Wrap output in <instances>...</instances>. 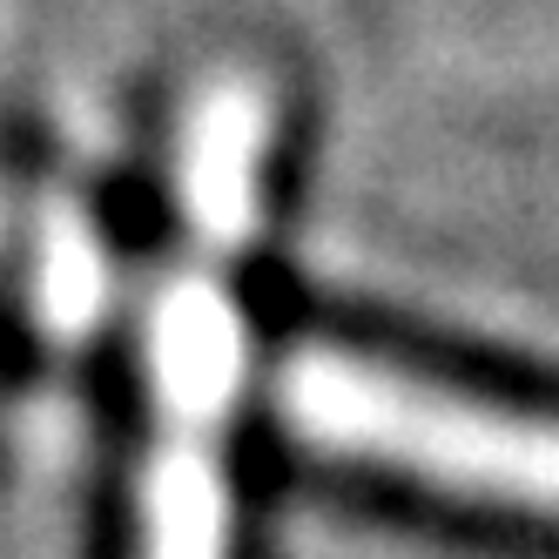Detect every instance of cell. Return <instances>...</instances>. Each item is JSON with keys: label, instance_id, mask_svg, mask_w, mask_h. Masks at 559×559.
<instances>
[{"label": "cell", "instance_id": "3", "mask_svg": "<svg viewBox=\"0 0 559 559\" xmlns=\"http://www.w3.org/2000/svg\"><path fill=\"white\" fill-rule=\"evenodd\" d=\"M216 412H169V438L148 472V552L142 559H229V499L210 452Z\"/></svg>", "mask_w": 559, "mask_h": 559}, {"label": "cell", "instance_id": "1", "mask_svg": "<svg viewBox=\"0 0 559 559\" xmlns=\"http://www.w3.org/2000/svg\"><path fill=\"white\" fill-rule=\"evenodd\" d=\"M276 412L304 445L384 465L465 499L559 519V418L452 397L412 371L350 350H297L276 378Z\"/></svg>", "mask_w": 559, "mask_h": 559}, {"label": "cell", "instance_id": "4", "mask_svg": "<svg viewBox=\"0 0 559 559\" xmlns=\"http://www.w3.org/2000/svg\"><path fill=\"white\" fill-rule=\"evenodd\" d=\"M243 378V324L210 284H176L155 310V384L163 412H216Z\"/></svg>", "mask_w": 559, "mask_h": 559}, {"label": "cell", "instance_id": "2", "mask_svg": "<svg viewBox=\"0 0 559 559\" xmlns=\"http://www.w3.org/2000/svg\"><path fill=\"white\" fill-rule=\"evenodd\" d=\"M263 142H270V102L257 82H216L195 102L189 148H182V203L210 243H243L250 236Z\"/></svg>", "mask_w": 559, "mask_h": 559}]
</instances>
